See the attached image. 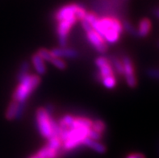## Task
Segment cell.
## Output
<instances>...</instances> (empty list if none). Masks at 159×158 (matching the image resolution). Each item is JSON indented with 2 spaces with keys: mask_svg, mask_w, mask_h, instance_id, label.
I'll return each instance as SVG.
<instances>
[{
  "mask_svg": "<svg viewBox=\"0 0 159 158\" xmlns=\"http://www.w3.org/2000/svg\"><path fill=\"white\" fill-rule=\"evenodd\" d=\"M92 120L87 117L75 116L73 124L70 128L61 129L60 138L62 141L64 151H71L83 145L84 140L88 137L91 128Z\"/></svg>",
  "mask_w": 159,
  "mask_h": 158,
  "instance_id": "obj_1",
  "label": "cell"
},
{
  "mask_svg": "<svg viewBox=\"0 0 159 158\" xmlns=\"http://www.w3.org/2000/svg\"><path fill=\"white\" fill-rule=\"evenodd\" d=\"M81 22H82V27H83V30H84L86 32H89V31H91L93 29L92 26L91 25V24H90L88 21H87V20H85V19L84 20H82Z\"/></svg>",
  "mask_w": 159,
  "mask_h": 158,
  "instance_id": "obj_27",
  "label": "cell"
},
{
  "mask_svg": "<svg viewBox=\"0 0 159 158\" xmlns=\"http://www.w3.org/2000/svg\"><path fill=\"white\" fill-rule=\"evenodd\" d=\"M36 53L38 54L39 56L42 58L44 61L50 62V61L53 58L52 53H51V51L48 50V49H46V48H40V49L37 51Z\"/></svg>",
  "mask_w": 159,
  "mask_h": 158,
  "instance_id": "obj_22",
  "label": "cell"
},
{
  "mask_svg": "<svg viewBox=\"0 0 159 158\" xmlns=\"http://www.w3.org/2000/svg\"><path fill=\"white\" fill-rule=\"evenodd\" d=\"M109 60H110V62H111L115 73H116L117 75H119V76L124 77V65L120 58L112 55V56H110Z\"/></svg>",
  "mask_w": 159,
  "mask_h": 158,
  "instance_id": "obj_14",
  "label": "cell"
},
{
  "mask_svg": "<svg viewBox=\"0 0 159 158\" xmlns=\"http://www.w3.org/2000/svg\"><path fill=\"white\" fill-rule=\"evenodd\" d=\"M92 28L103 36L107 44H115L120 40L124 29L122 22L116 16L98 17L91 24Z\"/></svg>",
  "mask_w": 159,
  "mask_h": 158,
  "instance_id": "obj_2",
  "label": "cell"
},
{
  "mask_svg": "<svg viewBox=\"0 0 159 158\" xmlns=\"http://www.w3.org/2000/svg\"><path fill=\"white\" fill-rule=\"evenodd\" d=\"M157 47H158V48H159V41H158V42H157Z\"/></svg>",
  "mask_w": 159,
  "mask_h": 158,
  "instance_id": "obj_31",
  "label": "cell"
},
{
  "mask_svg": "<svg viewBox=\"0 0 159 158\" xmlns=\"http://www.w3.org/2000/svg\"><path fill=\"white\" fill-rule=\"evenodd\" d=\"M77 19H70V20H64L58 21L57 24L56 32L57 36L58 44L61 47H66L67 37L70 32L72 27L77 23Z\"/></svg>",
  "mask_w": 159,
  "mask_h": 158,
  "instance_id": "obj_5",
  "label": "cell"
},
{
  "mask_svg": "<svg viewBox=\"0 0 159 158\" xmlns=\"http://www.w3.org/2000/svg\"><path fill=\"white\" fill-rule=\"evenodd\" d=\"M52 115L48 114L44 107L38 108L36 111V124L40 134L47 139L52 136Z\"/></svg>",
  "mask_w": 159,
  "mask_h": 158,
  "instance_id": "obj_4",
  "label": "cell"
},
{
  "mask_svg": "<svg viewBox=\"0 0 159 158\" xmlns=\"http://www.w3.org/2000/svg\"><path fill=\"white\" fill-rule=\"evenodd\" d=\"M151 21L148 18H144L140 20L138 24V28L137 29V36L139 37H145L149 34L151 31Z\"/></svg>",
  "mask_w": 159,
  "mask_h": 158,
  "instance_id": "obj_11",
  "label": "cell"
},
{
  "mask_svg": "<svg viewBox=\"0 0 159 158\" xmlns=\"http://www.w3.org/2000/svg\"><path fill=\"white\" fill-rule=\"evenodd\" d=\"M126 158H145V156L141 153H131Z\"/></svg>",
  "mask_w": 159,
  "mask_h": 158,
  "instance_id": "obj_28",
  "label": "cell"
},
{
  "mask_svg": "<svg viewBox=\"0 0 159 158\" xmlns=\"http://www.w3.org/2000/svg\"><path fill=\"white\" fill-rule=\"evenodd\" d=\"M95 63L98 68V71L95 74V78L98 80V82H100L101 79L105 77L115 75V71L113 70L109 58L103 56H99L95 59Z\"/></svg>",
  "mask_w": 159,
  "mask_h": 158,
  "instance_id": "obj_6",
  "label": "cell"
},
{
  "mask_svg": "<svg viewBox=\"0 0 159 158\" xmlns=\"http://www.w3.org/2000/svg\"><path fill=\"white\" fill-rule=\"evenodd\" d=\"M100 82L103 86L107 89H113L116 86L117 80L115 75H111V76L105 77V78H102Z\"/></svg>",
  "mask_w": 159,
  "mask_h": 158,
  "instance_id": "obj_19",
  "label": "cell"
},
{
  "mask_svg": "<svg viewBox=\"0 0 159 158\" xmlns=\"http://www.w3.org/2000/svg\"><path fill=\"white\" fill-rule=\"evenodd\" d=\"M29 70H30V65H29V63L27 61H24L20 64V70H19L18 73H17V76H16L17 81L20 82L24 77H26L28 74H30Z\"/></svg>",
  "mask_w": 159,
  "mask_h": 158,
  "instance_id": "obj_17",
  "label": "cell"
},
{
  "mask_svg": "<svg viewBox=\"0 0 159 158\" xmlns=\"http://www.w3.org/2000/svg\"><path fill=\"white\" fill-rule=\"evenodd\" d=\"M124 65V77L127 82L128 86L131 88L137 86V80L135 74V67L133 61L129 56L125 55L121 58Z\"/></svg>",
  "mask_w": 159,
  "mask_h": 158,
  "instance_id": "obj_7",
  "label": "cell"
},
{
  "mask_svg": "<svg viewBox=\"0 0 159 158\" xmlns=\"http://www.w3.org/2000/svg\"><path fill=\"white\" fill-rule=\"evenodd\" d=\"M26 109V102H22V103H19L18 106H17V111H16V116H15V120H20L22 118L23 115H24V111Z\"/></svg>",
  "mask_w": 159,
  "mask_h": 158,
  "instance_id": "obj_24",
  "label": "cell"
},
{
  "mask_svg": "<svg viewBox=\"0 0 159 158\" xmlns=\"http://www.w3.org/2000/svg\"><path fill=\"white\" fill-rule=\"evenodd\" d=\"M48 148H52L53 150L60 151L62 146V141L61 140L60 136H52L48 139V143L46 144Z\"/></svg>",
  "mask_w": 159,
  "mask_h": 158,
  "instance_id": "obj_16",
  "label": "cell"
},
{
  "mask_svg": "<svg viewBox=\"0 0 159 158\" xmlns=\"http://www.w3.org/2000/svg\"><path fill=\"white\" fill-rule=\"evenodd\" d=\"M91 129L103 135L106 131V124L101 120H95L92 122Z\"/></svg>",
  "mask_w": 159,
  "mask_h": 158,
  "instance_id": "obj_20",
  "label": "cell"
},
{
  "mask_svg": "<svg viewBox=\"0 0 159 158\" xmlns=\"http://www.w3.org/2000/svg\"><path fill=\"white\" fill-rule=\"evenodd\" d=\"M36 155L40 158H57L59 156V152L48 148L47 145H44L36 152Z\"/></svg>",
  "mask_w": 159,
  "mask_h": 158,
  "instance_id": "obj_15",
  "label": "cell"
},
{
  "mask_svg": "<svg viewBox=\"0 0 159 158\" xmlns=\"http://www.w3.org/2000/svg\"><path fill=\"white\" fill-rule=\"evenodd\" d=\"M79 5L80 4L78 3H70L64 5L55 12L53 19L56 22L64 20H70V19L75 18L77 19L76 12Z\"/></svg>",
  "mask_w": 159,
  "mask_h": 158,
  "instance_id": "obj_9",
  "label": "cell"
},
{
  "mask_svg": "<svg viewBox=\"0 0 159 158\" xmlns=\"http://www.w3.org/2000/svg\"><path fill=\"white\" fill-rule=\"evenodd\" d=\"M86 33H87V39L88 42L97 52L101 54H104L105 52H107V49H108L107 43L105 41L103 36H100L94 29L87 32Z\"/></svg>",
  "mask_w": 159,
  "mask_h": 158,
  "instance_id": "obj_8",
  "label": "cell"
},
{
  "mask_svg": "<svg viewBox=\"0 0 159 158\" xmlns=\"http://www.w3.org/2000/svg\"><path fill=\"white\" fill-rule=\"evenodd\" d=\"M29 158H40V157H39V156H37L36 154H35V155H33V156H31Z\"/></svg>",
  "mask_w": 159,
  "mask_h": 158,
  "instance_id": "obj_30",
  "label": "cell"
},
{
  "mask_svg": "<svg viewBox=\"0 0 159 158\" xmlns=\"http://www.w3.org/2000/svg\"><path fill=\"white\" fill-rule=\"evenodd\" d=\"M17 106H18V102L16 101H12L8 105V107L6 111V119L8 120H15L16 111H17Z\"/></svg>",
  "mask_w": 159,
  "mask_h": 158,
  "instance_id": "obj_18",
  "label": "cell"
},
{
  "mask_svg": "<svg viewBox=\"0 0 159 158\" xmlns=\"http://www.w3.org/2000/svg\"><path fill=\"white\" fill-rule=\"evenodd\" d=\"M146 75L149 78H151L153 79L159 80V69L156 68H149L146 70Z\"/></svg>",
  "mask_w": 159,
  "mask_h": 158,
  "instance_id": "obj_25",
  "label": "cell"
},
{
  "mask_svg": "<svg viewBox=\"0 0 159 158\" xmlns=\"http://www.w3.org/2000/svg\"><path fill=\"white\" fill-rule=\"evenodd\" d=\"M83 145L88 147L91 149H92L93 151H95V152H98V153H100V154H103V153L106 152V151H107V148H106V147L103 144H101L100 142L97 141V140H91L89 137H87V138L85 139L83 143Z\"/></svg>",
  "mask_w": 159,
  "mask_h": 158,
  "instance_id": "obj_12",
  "label": "cell"
},
{
  "mask_svg": "<svg viewBox=\"0 0 159 158\" xmlns=\"http://www.w3.org/2000/svg\"><path fill=\"white\" fill-rule=\"evenodd\" d=\"M51 51L52 56L54 57L60 58H70V59H74V58L78 57L79 52L73 48H66V47H59V48H52Z\"/></svg>",
  "mask_w": 159,
  "mask_h": 158,
  "instance_id": "obj_10",
  "label": "cell"
},
{
  "mask_svg": "<svg viewBox=\"0 0 159 158\" xmlns=\"http://www.w3.org/2000/svg\"><path fill=\"white\" fill-rule=\"evenodd\" d=\"M40 83V78L39 75L28 74L19 82V85L16 86L12 95L13 100L19 103L26 102Z\"/></svg>",
  "mask_w": 159,
  "mask_h": 158,
  "instance_id": "obj_3",
  "label": "cell"
},
{
  "mask_svg": "<svg viewBox=\"0 0 159 158\" xmlns=\"http://www.w3.org/2000/svg\"><path fill=\"white\" fill-rule=\"evenodd\" d=\"M50 63L52 65H54L56 68L58 69V70H64L66 69V63L64 60H62L60 57H54L53 56V58L50 61Z\"/></svg>",
  "mask_w": 159,
  "mask_h": 158,
  "instance_id": "obj_23",
  "label": "cell"
},
{
  "mask_svg": "<svg viewBox=\"0 0 159 158\" xmlns=\"http://www.w3.org/2000/svg\"><path fill=\"white\" fill-rule=\"evenodd\" d=\"M154 15L159 19V8L158 9H156V10L154 11Z\"/></svg>",
  "mask_w": 159,
  "mask_h": 158,
  "instance_id": "obj_29",
  "label": "cell"
},
{
  "mask_svg": "<svg viewBox=\"0 0 159 158\" xmlns=\"http://www.w3.org/2000/svg\"><path fill=\"white\" fill-rule=\"evenodd\" d=\"M88 137L90 139H91V140L99 141V140H100L101 139H102V137H103V135L100 134V133H99V132H95V131L92 130V129L91 128V130H90V132H89V133H88Z\"/></svg>",
  "mask_w": 159,
  "mask_h": 158,
  "instance_id": "obj_26",
  "label": "cell"
},
{
  "mask_svg": "<svg viewBox=\"0 0 159 158\" xmlns=\"http://www.w3.org/2000/svg\"><path fill=\"white\" fill-rule=\"evenodd\" d=\"M122 26H123V29L125 31V32H127L128 33H129L130 35L133 36H137V29L134 26H133V24L131 23L128 21V20H123V22H122Z\"/></svg>",
  "mask_w": 159,
  "mask_h": 158,
  "instance_id": "obj_21",
  "label": "cell"
},
{
  "mask_svg": "<svg viewBox=\"0 0 159 158\" xmlns=\"http://www.w3.org/2000/svg\"><path fill=\"white\" fill-rule=\"evenodd\" d=\"M32 62L37 74L43 75V74L46 73V66H45V64H44V61L39 56L38 54L36 53L34 55H32Z\"/></svg>",
  "mask_w": 159,
  "mask_h": 158,
  "instance_id": "obj_13",
  "label": "cell"
}]
</instances>
